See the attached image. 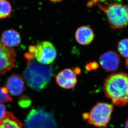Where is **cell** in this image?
<instances>
[{
    "label": "cell",
    "instance_id": "cell-9",
    "mask_svg": "<svg viewBox=\"0 0 128 128\" xmlns=\"http://www.w3.org/2000/svg\"><path fill=\"white\" fill-rule=\"evenodd\" d=\"M56 80L60 87L68 90L75 87L78 82L76 73L70 68H66L60 72L56 76Z\"/></svg>",
    "mask_w": 128,
    "mask_h": 128
},
{
    "label": "cell",
    "instance_id": "cell-11",
    "mask_svg": "<svg viewBox=\"0 0 128 128\" xmlns=\"http://www.w3.org/2000/svg\"><path fill=\"white\" fill-rule=\"evenodd\" d=\"M75 36L77 42L82 45H90L94 38V32L88 26H82L78 28L76 31Z\"/></svg>",
    "mask_w": 128,
    "mask_h": 128
},
{
    "label": "cell",
    "instance_id": "cell-17",
    "mask_svg": "<svg viewBox=\"0 0 128 128\" xmlns=\"http://www.w3.org/2000/svg\"><path fill=\"white\" fill-rule=\"evenodd\" d=\"M31 100L27 96H23L20 98L18 104L22 108H28L31 104Z\"/></svg>",
    "mask_w": 128,
    "mask_h": 128
},
{
    "label": "cell",
    "instance_id": "cell-13",
    "mask_svg": "<svg viewBox=\"0 0 128 128\" xmlns=\"http://www.w3.org/2000/svg\"><path fill=\"white\" fill-rule=\"evenodd\" d=\"M0 128H23V124L12 113L7 111L0 121Z\"/></svg>",
    "mask_w": 128,
    "mask_h": 128
},
{
    "label": "cell",
    "instance_id": "cell-19",
    "mask_svg": "<svg viewBox=\"0 0 128 128\" xmlns=\"http://www.w3.org/2000/svg\"><path fill=\"white\" fill-rule=\"evenodd\" d=\"M6 112V107L5 105L0 103V121L4 118Z\"/></svg>",
    "mask_w": 128,
    "mask_h": 128
},
{
    "label": "cell",
    "instance_id": "cell-2",
    "mask_svg": "<svg viewBox=\"0 0 128 128\" xmlns=\"http://www.w3.org/2000/svg\"><path fill=\"white\" fill-rule=\"evenodd\" d=\"M53 74L52 66L40 64L33 59L28 60L23 77L29 87L40 91L46 87Z\"/></svg>",
    "mask_w": 128,
    "mask_h": 128
},
{
    "label": "cell",
    "instance_id": "cell-14",
    "mask_svg": "<svg viewBox=\"0 0 128 128\" xmlns=\"http://www.w3.org/2000/svg\"><path fill=\"white\" fill-rule=\"evenodd\" d=\"M12 12L11 4L7 0H0V19L10 17Z\"/></svg>",
    "mask_w": 128,
    "mask_h": 128
},
{
    "label": "cell",
    "instance_id": "cell-3",
    "mask_svg": "<svg viewBox=\"0 0 128 128\" xmlns=\"http://www.w3.org/2000/svg\"><path fill=\"white\" fill-rule=\"evenodd\" d=\"M98 6L106 16L112 29H122L128 27V5L111 3L106 6L99 4Z\"/></svg>",
    "mask_w": 128,
    "mask_h": 128
},
{
    "label": "cell",
    "instance_id": "cell-10",
    "mask_svg": "<svg viewBox=\"0 0 128 128\" xmlns=\"http://www.w3.org/2000/svg\"><path fill=\"white\" fill-rule=\"evenodd\" d=\"M5 87L12 95L17 96L20 95L24 90L23 78L18 74H13L6 81Z\"/></svg>",
    "mask_w": 128,
    "mask_h": 128
},
{
    "label": "cell",
    "instance_id": "cell-16",
    "mask_svg": "<svg viewBox=\"0 0 128 128\" xmlns=\"http://www.w3.org/2000/svg\"><path fill=\"white\" fill-rule=\"evenodd\" d=\"M12 101L10 96L8 93L6 87H0V103L8 102Z\"/></svg>",
    "mask_w": 128,
    "mask_h": 128
},
{
    "label": "cell",
    "instance_id": "cell-12",
    "mask_svg": "<svg viewBox=\"0 0 128 128\" xmlns=\"http://www.w3.org/2000/svg\"><path fill=\"white\" fill-rule=\"evenodd\" d=\"M0 40L5 46L12 48L18 46L20 43V35L14 29H9L2 33Z\"/></svg>",
    "mask_w": 128,
    "mask_h": 128
},
{
    "label": "cell",
    "instance_id": "cell-22",
    "mask_svg": "<svg viewBox=\"0 0 128 128\" xmlns=\"http://www.w3.org/2000/svg\"><path fill=\"white\" fill-rule=\"evenodd\" d=\"M126 67V68H128V58L126 59V62H125Z\"/></svg>",
    "mask_w": 128,
    "mask_h": 128
},
{
    "label": "cell",
    "instance_id": "cell-5",
    "mask_svg": "<svg viewBox=\"0 0 128 128\" xmlns=\"http://www.w3.org/2000/svg\"><path fill=\"white\" fill-rule=\"evenodd\" d=\"M25 128H56L54 118L52 113L42 108L30 110L25 121Z\"/></svg>",
    "mask_w": 128,
    "mask_h": 128
},
{
    "label": "cell",
    "instance_id": "cell-1",
    "mask_svg": "<svg viewBox=\"0 0 128 128\" xmlns=\"http://www.w3.org/2000/svg\"><path fill=\"white\" fill-rule=\"evenodd\" d=\"M103 90L113 104L125 106L128 103V74L123 72L110 74L104 80Z\"/></svg>",
    "mask_w": 128,
    "mask_h": 128
},
{
    "label": "cell",
    "instance_id": "cell-7",
    "mask_svg": "<svg viewBox=\"0 0 128 128\" xmlns=\"http://www.w3.org/2000/svg\"><path fill=\"white\" fill-rule=\"evenodd\" d=\"M16 54L12 48L5 46L0 40V74L5 75L15 66Z\"/></svg>",
    "mask_w": 128,
    "mask_h": 128
},
{
    "label": "cell",
    "instance_id": "cell-15",
    "mask_svg": "<svg viewBox=\"0 0 128 128\" xmlns=\"http://www.w3.org/2000/svg\"><path fill=\"white\" fill-rule=\"evenodd\" d=\"M117 50L121 55L128 58V38L123 39L118 44Z\"/></svg>",
    "mask_w": 128,
    "mask_h": 128
},
{
    "label": "cell",
    "instance_id": "cell-8",
    "mask_svg": "<svg viewBox=\"0 0 128 128\" xmlns=\"http://www.w3.org/2000/svg\"><path fill=\"white\" fill-rule=\"evenodd\" d=\"M99 62L102 68L108 72L117 70L120 63V56L114 51L105 52L100 56Z\"/></svg>",
    "mask_w": 128,
    "mask_h": 128
},
{
    "label": "cell",
    "instance_id": "cell-21",
    "mask_svg": "<svg viewBox=\"0 0 128 128\" xmlns=\"http://www.w3.org/2000/svg\"><path fill=\"white\" fill-rule=\"evenodd\" d=\"M50 1L52 2H60L62 1L63 0H49Z\"/></svg>",
    "mask_w": 128,
    "mask_h": 128
},
{
    "label": "cell",
    "instance_id": "cell-6",
    "mask_svg": "<svg viewBox=\"0 0 128 128\" xmlns=\"http://www.w3.org/2000/svg\"><path fill=\"white\" fill-rule=\"evenodd\" d=\"M34 56L39 63L48 65L52 64L56 59L57 51L52 42L42 41L35 46Z\"/></svg>",
    "mask_w": 128,
    "mask_h": 128
},
{
    "label": "cell",
    "instance_id": "cell-20",
    "mask_svg": "<svg viewBox=\"0 0 128 128\" xmlns=\"http://www.w3.org/2000/svg\"><path fill=\"white\" fill-rule=\"evenodd\" d=\"M125 128H128V118L126 120L125 123Z\"/></svg>",
    "mask_w": 128,
    "mask_h": 128
},
{
    "label": "cell",
    "instance_id": "cell-4",
    "mask_svg": "<svg viewBox=\"0 0 128 128\" xmlns=\"http://www.w3.org/2000/svg\"><path fill=\"white\" fill-rule=\"evenodd\" d=\"M114 109L113 104L108 103L98 102L90 112L82 115L87 123L98 128H106L110 121Z\"/></svg>",
    "mask_w": 128,
    "mask_h": 128
},
{
    "label": "cell",
    "instance_id": "cell-18",
    "mask_svg": "<svg viewBox=\"0 0 128 128\" xmlns=\"http://www.w3.org/2000/svg\"><path fill=\"white\" fill-rule=\"evenodd\" d=\"M98 64L96 62H91L90 63L87 64L86 66V69L88 71L96 70L98 68Z\"/></svg>",
    "mask_w": 128,
    "mask_h": 128
}]
</instances>
